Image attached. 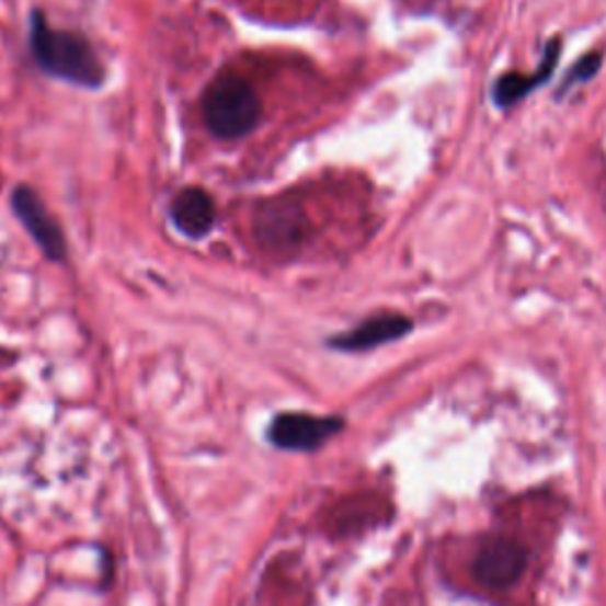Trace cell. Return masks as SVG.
Returning <instances> with one entry per match:
<instances>
[{"mask_svg":"<svg viewBox=\"0 0 606 606\" xmlns=\"http://www.w3.org/2000/svg\"><path fill=\"white\" fill-rule=\"evenodd\" d=\"M28 41H32L36 65L48 77L81 88H93V91L105 83V67H102L91 41L77 32L53 28L41 10H34L32 20H28Z\"/></svg>","mask_w":606,"mask_h":606,"instance_id":"obj_1","label":"cell"},{"mask_svg":"<svg viewBox=\"0 0 606 606\" xmlns=\"http://www.w3.org/2000/svg\"><path fill=\"white\" fill-rule=\"evenodd\" d=\"M204 124L220 140H238L249 136L261 122L263 105L242 73L224 71L209 83L202 95Z\"/></svg>","mask_w":606,"mask_h":606,"instance_id":"obj_2","label":"cell"},{"mask_svg":"<svg viewBox=\"0 0 606 606\" xmlns=\"http://www.w3.org/2000/svg\"><path fill=\"white\" fill-rule=\"evenodd\" d=\"M308 232V220L297 199L273 197L256 206L254 240L275 256H289L297 251Z\"/></svg>","mask_w":606,"mask_h":606,"instance_id":"obj_3","label":"cell"},{"mask_svg":"<svg viewBox=\"0 0 606 606\" xmlns=\"http://www.w3.org/2000/svg\"><path fill=\"white\" fill-rule=\"evenodd\" d=\"M12 211L20 218V224L24 230L32 235V240L38 244L43 251V256L48 261H65L67 256V242L62 228L57 226V220L48 214L46 204L41 202V197L28 185H18L12 190Z\"/></svg>","mask_w":606,"mask_h":606,"instance_id":"obj_4","label":"cell"},{"mask_svg":"<svg viewBox=\"0 0 606 606\" xmlns=\"http://www.w3.org/2000/svg\"><path fill=\"white\" fill-rule=\"evenodd\" d=\"M528 567V552L512 538L488 540L474 559V579L488 590H507L519 583Z\"/></svg>","mask_w":606,"mask_h":606,"instance_id":"obj_5","label":"cell"},{"mask_svg":"<svg viewBox=\"0 0 606 606\" xmlns=\"http://www.w3.org/2000/svg\"><path fill=\"white\" fill-rule=\"evenodd\" d=\"M344 428V420L339 418H316L306 412H285L277 415L268 428V438L283 450L310 453L324 446L332 436Z\"/></svg>","mask_w":606,"mask_h":606,"instance_id":"obj_6","label":"cell"},{"mask_svg":"<svg viewBox=\"0 0 606 606\" xmlns=\"http://www.w3.org/2000/svg\"><path fill=\"white\" fill-rule=\"evenodd\" d=\"M412 322L405 316L398 313H379L375 318H367L358 328H353L344 334L330 339V346L336 351H369L381 344H391L396 339H403L410 334Z\"/></svg>","mask_w":606,"mask_h":606,"instance_id":"obj_7","label":"cell"},{"mask_svg":"<svg viewBox=\"0 0 606 606\" xmlns=\"http://www.w3.org/2000/svg\"><path fill=\"white\" fill-rule=\"evenodd\" d=\"M171 218L185 238L202 240L216 226V204L202 187H185L171 202Z\"/></svg>","mask_w":606,"mask_h":606,"instance_id":"obj_8","label":"cell"},{"mask_svg":"<svg viewBox=\"0 0 606 606\" xmlns=\"http://www.w3.org/2000/svg\"><path fill=\"white\" fill-rule=\"evenodd\" d=\"M559 57V43H552L550 50L545 55V62L540 65V69L536 73H505L498 83H495V102L500 107H510L514 102H519L522 98H526L534 88L547 79L552 73L554 65Z\"/></svg>","mask_w":606,"mask_h":606,"instance_id":"obj_9","label":"cell"},{"mask_svg":"<svg viewBox=\"0 0 606 606\" xmlns=\"http://www.w3.org/2000/svg\"><path fill=\"white\" fill-rule=\"evenodd\" d=\"M599 62H602V55H599V53H595V55H587L585 60H581L579 65L573 67V73H571V77H567L564 88H571L575 81H587V79L593 77V73L597 71Z\"/></svg>","mask_w":606,"mask_h":606,"instance_id":"obj_10","label":"cell"}]
</instances>
